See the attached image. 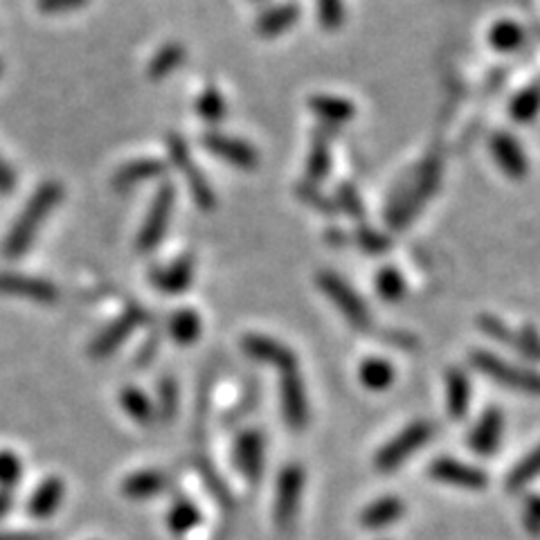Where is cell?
<instances>
[{"mask_svg": "<svg viewBox=\"0 0 540 540\" xmlns=\"http://www.w3.org/2000/svg\"><path fill=\"white\" fill-rule=\"evenodd\" d=\"M302 491H304V468L295 462L286 464L277 477L275 507H273L275 525L282 531L291 529V525L295 522L297 511H300Z\"/></svg>", "mask_w": 540, "mask_h": 540, "instance_id": "cell-7", "label": "cell"}, {"mask_svg": "<svg viewBox=\"0 0 540 540\" xmlns=\"http://www.w3.org/2000/svg\"><path fill=\"white\" fill-rule=\"evenodd\" d=\"M0 72H3V61H0Z\"/></svg>", "mask_w": 540, "mask_h": 540, "instance_id": "cell-49", "label": "cell"}, {"mask_svg": "<svg viewBox=\"0 0 540 540\" xmlns=\"http://www.w3.org/2000/svg\"><path fill=\"white\" fill-rule=\"evenodd\" d=\"M538 475H540V444L511 468V473L507 477L509 491H520L522 486H527L531 480H536Z\"/></svg>", "mask_w": 540, "mask_h": 540, "instance_id": "cell-34", "label": "cell"}, {"mask_svg": "<svg viewBox=\"0 0 540 540\" xmlns=\"http://www.w3.org/2000/svg\"><path fill=\"white\" fill-rule=\"evenodd\" d=\"M176 203V187L171 183H165L160 189L156 198L147 212V219H144L140 234H138V250L149 252L158 246V243L165 239V232L169 228L171 212H174Z\"/></svg>", "mask_w": 540, "mask_h": 540, "instance_id": "cell-8", "label": "cell"}, {"mask_svg": "<svg viewBox=\"0 0 540 540\" xmlns=\"http://www.w3.org/2000/svg\"><path fill=\"white\" fill-rule=\"evenodd\" d=\"M394 367L383 358H367L358 367V381L367 387L369 392H385L394 383Z\"/></svg>", "mask_w": 540, "mask_h": 540, "instance_id": "cell-27", "label": "cell"}, {"mask_svg": "<svg viewBox=\"0 0 540 540\" xmlns=\"http://www.w3.org/2000/svg\"><path fill=\"white\" fill-rule=\"evenodd\" d=\"M309 106L324 124H347L356 115V106L349 99L336 95H313Z\"/></svg>", "mask_w": 540, "mask_h": 540, "instance_id": "cell-24", "label": "cell"}, {"mask_svg": "<svg viewBox=\"0 0 540 540\" xmlns=\"http://www.w3.org/2000/svg\"><path fill=\"white\" fill-rule=\"evenodd\" d=\"M144 320H147V311L140 309L138 304L129 306L120 318L108 324V327L99 333L93 342H90L88 354L93 358H106L115 354V351L122 347V342L129 338Z\"/></svg>", "mask_w": 540, "mask_h": 540, "instance_id": "cell-9", "label": "cell"}, {"mask_svg": "<svg viewBox=\"0 0 540 540\" xmlns=\"http://www.w3.org/2000/svg\"><path fill=\"white\" fill-rule=\"evenodd\" d=\"M279 405H282V417L288 428L304 430L309 426V399H306V387L297 369L282 374V381H279Z\"/></svg>", "mask_w": 540, "mask_h": 540, "instance_id": "cell-11", "label": "cell"}, {"mask_svg": "<svg viewBox=\"0 0 540 540\" xmlns=\"http://www.w3.org/2000/svg\"><path fill=\"white\" fill-rule=\"evenodd\" d=\"M14 509V498H12V493L5 491V489H0V518H5L9 511Z\"/></svg>", "mask_w": 540, "mask_h": 540, "instance_id": "cell-48", "label": "cell"}, {"mask_svg": "<svg viewBox=\"0 0 540 540\" xmlns=\"http://www.w3.org/2000/svg\"><path fill=\"white\" fill-rule=\"evenodd\" d=\"M297 18H300V7H297L295 3L275 5L259 16L257 32L261 36H266V39H273V36L291 30V27L297 23Z\"/></svg>", "mask_w": 540, "mask_h": 540, "instance_id": "cell-25", "label": "cell"}, {"mask_svg": "<svg viewBox=\"0 0 540 540\" xmlns=\"http://www.w3.org/2000/svg\"><path fill=\"white\" fill-rule=\"evenodd\" d=\"M63 198V185L57 180H45V183L36 189L30 201H27L25 210L14 221L12 230H9L7 239L3 243L5 259H21L27 248L32 246L36 232L48 219V214L61 203Z\"/></svg>", "mask_w": 540, "mask_h": 540, "instance_id": "cell-1", "label": "cell"}, {"mask_svg": "<svg viewBox=\"0 0 540 540\" xmlns=\"http://www.w3.org/2000/svg\"><path fill=\"white\" fill-rule=\"evenodd\" d=\"M201 518H203L201 509H198L192 500L180 498L171 504V509L167 513V527L174 531V534L183 536L187 531L201 525Z\"/></svg>", "mask_w": 540, "mask_h": 540, "instance_id": "cell-30", "label": "cell"}, {"mask_svg": "<svg viewBox=\"0 0 540 540\" xmlns=\"http://www.w3.org/2000/svg\"><path fill=\"white\" fill-rule=\"evenodd\" d=\"M14 187H16L14 169L7 165V162L3 160V156H0V194H9Z\"/></svg>", "mask_w": 540, "mask_h": 540, "instance_id": "cell-47", "label": "cell"}, {"mask_svg": "<svg viewBox=\"0 0 540 540\" xmlns=\"http://www.w3.org/2000/svg\"><path fill=\"white\" fill-rule=\"evenodd\" d=\"M318 21L324 30H338L345 23V3L342 0H315Z\"/></svg>", "mask_w": 540, "mask_h": 540, "instance_id": "cell-40", "label": "cell"}, {"mask_svg": "<svg viewBox=\"0 0 540 540\" xmlns=\"http://www.w3.org/2000/svg\"><path fill=\"white\" fill-rule=\"evenodd\" d=\"M169 336L180 347H189L201 338L203 333V320L201 315L192 309H180L174 311L169 318Z\"/></svg>", "mask_w": 540, "mask_h": 540, "instance_id": "cell-26", "label": "cell"}, {"mask_svg": "<svg viewBox=\"0 0 540 540\" xmlns=\"http://www.w3.org/2000/svg\"><path fill=\"white\" fill-rule=\"evenodd\" d=\"M338 205L345 210L349 216H354V219H363L365 216V207H363V201L358 198V192L351 185H340L338 187Z\"/></svg>", "mask_w": 540, "mask_h": 540, "instance_id": "cell-41", "label": "cell"}, {"mask_svg": "<svg viewBox=\"0 0 540 540\" xmlns=\"http://www.w3.org/2000/svg\"><path fill=\"white\" fill-rule=\"evenodd\" d=\"M428 475L441 484L457 486V489L466 491H484L486 486H489V475H486L482 468L464 464L453 457L435 459L428 468Z\"/></svg>", "mask_w": 540, "mask_h": 540, "instance_id": "cell-10", "label": "cell"}, {"mask_svg": "<svg viewBox=\"0 0 540 540\" xmlns=\"http://www.w3.org/2000/svg\"><path fill=\"white\" fill-rule=\"evenodd\" d=\"M318 286L320 291L336 304V309L345 315L351 327L360 331H367L372 327V313H369L365 300L345 282V279L331 273V270H322L318 275Z\"/></svg>", "mask_w": 540, "mask_h": 540, "instance_id": "cell-5", "label": "cell"}, {"mask_svg": "<svg viewBox=\"0 0 540 540\" xmlns=\"http://www.w3.org/2000/svg\"><path fill=\"white\" fill-rule=\"evenodd\" d=\"M169 477L160 471H138L124 477L122 495L129 500H147L167 489Z\"/></svg>", "mask_w": 540, "mask_h": 540, "instance_id": "cell-23", "label": "cell"}, {"mask_svg": "<svg viewBox=\"0 0 540 540\" xmlns=\"http://www.w3.org/2000/svg\"><path fill=\"white\" fill-rule=\"evenodd\" d=\"M518 354H522L529 360H540V333L527 324V327L520 329V345Z\"/></svg>", "mask_w": 540, "mask_h": 540, "instance_id": "cell-42", "label": "cell"}, {"mask_svg": "<svg viewBox=\"0 0 540 540\" xmlns=\"http://www.w3.org/2000/svg\"><path fill=\"white\" fill-rule=\"evenodd\" d=\"M489 41L495 50L500 52H513L525 43V30L513 21H500L491 27Z\"/></svg>", "mask_w": 540, "mask_h": 540, "instance_id": "cell-32", "label": "cell"}, {"mask_svg": "<svg viewBox=\"0 0 540 540\" xmlns=\"http://www.w3.org/2000/svg\"><path fill=\"white\" fill-rule=\"evenodd\" d=\"M167 151H169V160L174 162V167L185 174L194 203L205 212L214 210V207H216L214 189H212L210 183H207L203 171L194 165L192 151H189L185 138H180L178 133H169L167 135Z\"/></svg>", "mask_w": 540, "mask_h": 540, "instance_id": "cell-6", "label": "cell"}, {"mask_svg": "<svg viewBox=\"0 0 540 540\" xmlns=\"http://www.w3.org/2000/svg\"><path fill=\"white\" fill-rule=\"evenodd\" d=\"M241 349L248 358L257 360V363L277 367L282 374L297 369V356L293 354V349H288L282 342L270 336L248 333V336L241 338Z\"/></svg>", "mask_w": 540, "mask_h": 540, "instance_id": "cell-12", "label": "cell"}, {"mask_svg": "<svg viewBox=\"0 0 540 540\" xmlns=\"http://www.w3.org/2000/svg\"><path fill=\"white\" fill-rule=\"evenodd\" d=\"M502 430H504V414L498 408H486L482 412L480 421L475 423L471 439H468L473 453L482 457H491L500 446Z\"/></svg>", "mask_w": 540, "mask_h": 540, "instance_id": "cell-16", "label": "cell"}, {"mask_svg": "<svg viewBox=\"0 0 540 540\" xmlns=\"http://www.w3.org/2000/svg\"><path fill=\"white\" fill-rule=\"evenodd\" d=\"M165 174H167V165L158 158L133 160L129 162V165H124L115 171L113 189L115 192H129V189L147 183V180L165 176Z\"/></svg>", "mask_w": 540, "mask_h": 540, "instance_id": "cell-20", "label": "cell"}, {"mask_svg": "<svg viewBox=\"0 0 540 540\" xmlns=\"http://www.w3.org/2000/svg\"><path fill=\"white\" fill-rule=\"evenodd\" d=\"M435 435V426L430 421H414L410 426H405L399 435L392 437L387 444L378 450L374 457L376 471L392 473L394 468H399L405 459L412 457L419 448H423Z\"/></svg>", "mask_w": 540, "mask_h": 540, "instance_id": "cell-4", "label": "cell"}, {"mask_svg": "<svg viewBox=\"0 0 540 540\" xmlns=\"http://www.w3.org/2000/svg\"><path fill=\"white\" fill-rule=\"evenodd\" d=\"M471 365L477 372L486 374L489 378H493L495 383L509 387V390L540 396V372H536V369L511 365L507 360H502L500 356H495L486 349L471 351Z\"/></svg>", "mask_w": 540, "mask_h": 540, "instance_id": "cell-3", "label": "cell"}, {"mask_svg": "<svg viewBox=\"0 0 540 540\" xmlns=\"http://www.w3.org/2000/svg\"><path fill=\"white\" fill-rule=\"evenodd\" d=\"M522 522H525L529 534H540V495H531L527 500Z\"/></svg>", "mask_w": 540, "mask_h": 540, "instance_id": "cell-45", "label": "cell"}, {"mask_svg": "<svg viewBox=\"0 0 540 540\" xmlns=\"http://www.w3.org/2000/svg\"><path fill=\"white\" fill-rule=\"evenodd\" d=\"M0 540H52L48 531H0Z\"/></svg>", "mask_w": 540, "mask_h": 540, "instance_id": "cell-46", "label": "cell"}, {"mask_svg": "<svg viewBox=\"0 0 540 540\" xmlns=\"http://www.w3.org/2000/svg\"><path fill=\"white\" fill-rule=\"evenodd\" d=\"M471 394L473 387L468 374L459 367H450L446 372V410L450 419L462 421L466 417L471 408Z\"/></svg>", "mask_w": 540, "mask_h": 540, "instance_id": "cell-21", "label": "cell"}, {"mask_svg": "<svg viewBox=\"0 0 540 540\" xmlns=\"http://www.w3.org/2000/svg\"><path fill=\"white\" fill-rule=\"evenodd\" d=\"M192 279H194L192 255L178 257L165 268H153V273H151V284L156 286L160 293H167V295L185 293L189 284H192Z\"/></svg>", "mask_w": 540, "mask_h": 540, "instance_id": "cell-17", "label": "cell"}, {"mask_svg": "<svg viewBox=\"0 0 540 540\" xmlns=\"http://www.w3.org/2000/svg\"><path fill=\"white\" fill-rule=\"evenodd\" d=\"M374 286H376L378 297H381V300H385V302H399L401 297L405 295L403 275L392 266H385V268L378 270Z\"/></svg>", "mask_w": 540, "mask_h": 540, "instance_id": "cell-36", "label": "cell"}, {"mask_svg": "<svg viewBox=\"0 0 540 540\" xmlns=\"http://www.w3.org/2000/svg\"><path fill=\"white\" fill-rule=\"evenodd\" d=\"M491 153L493 160L498 162V167L507 174L509 178H522L527 174V156L518 140L509 133H495L491 138Z\"/></svg>", "mask_w": 540, "mask_h": 540, "instance_id": "cell-18", "label": "cell"}, {"mask_svg": "<svg viewBox=\"0 0 540 540\" xmlns=\"http://www.w3.org/2000/svg\"><path fill=\"white\" fill-rule=\"evenodd\" d=\"M156 405V417L162 419L165 423H171L178 414V405H180V392H178V383L171 376H165L158 383V403Z\"/></svg>", "mask_w": 540, "mask_h": 540, "instance_id": "cell-33", "label": "cell"}, {"mask_svg": "<svg viewBox=\"0 0 540 540\" xmlns=\"http://www.w3.org/2000/svg\"><path fill=\"white\" fill-rule=\"evenodd\" d=\"M203 144L205 149L219 156L221 160L228 162V165L243 169V171H252L259 165V153L257 149L248 144L246 140L232 138V135H225L219 131H210L203 135Z\"/></svg>", "mask_w": 540, "mask_h": 540, "instance_id": "cell-13", "label": "cell"}, {"mask_svg": "<svg viewBox=\"0 0 540 540\" xmlns=\"http://www.w3.org/2000/svg\"><path fill=\"white\" fill-rule=\"evenodd\" d=\"M331 171V149H329V140L322 138V135H315L313 147L309 158H306V178L309 183H320L329 176Z\"/></svg>", "mask_w": 540, "mask_h": 540, "instance_id": "cell-31", "label": "cell"}, {"mask_svg": "<svg viewBox=\"0 0 540 540\" xmlns=\"http://www.w3.org/2000/svg\"><path fill=\"white\" fill-rule=\"evenodd\" d=\"M63 495H66V484L61 477H45L27 500V513L36 520H48L59 511Z\"/></svg>", "mask_w": 540, "mask_h": 540, "instance_id": "cell-19", "label": "cell"}, {"mask_svg": "<svg viewBox=\"0 0 540 540\" xmlns=\"http://www.w3.org/2000/svg\"><path fill=\"white\" fill-rule=\"evenodd\" d=\"M358 243H360V248L369 252V255H383L387 246H390V239H387L385 234H378L374 230L363 228L358 232Z\"/></svg>", "mask_w": 540, "mask_h": 540, "instance_id": "cell-43", "label": "cell"}, {"mask_svg": "<svg viewBox=\"0 0 540 540\" xmlns=\"http://www.w3.org/2000/svg\"><path fill=\"white\" fill-rule=\"evenodd\" d=\"M540 113V86H531L513 97L511 117L516 122H531Z\"/></svg>", "mask_w": 540, "mask_h": 540, "instance_id": "cell-38", "label": "cell"}, {"mask_svg": "<svg viewBox=\"0 0 540 540\" xmlns=\"http://www.w3.org/2000/svg\"><path fill=\"white\" fill-rule=\"evenodd\" d=\"M439 178V162L428 160L417 171V178L408 187H403L399 201H394L390 210H387V221H390L392 228H403V225H408L414 219V214H419L421 207L428 203V198L437 192Z\"/></svg>", "mask_w": 540, "mask_h": 540, "instance_id": "cell-2", "label": "cell"}, {"mask_svg": "<svg viewBox=\"0 0 540 540\" xmlns=\"http://www.w3.org/2000/svg\"><path fill=\"white\" fill-rule=\"evenodd\" d=\"M120 405L135 423H140V426H149V423H153V419H156V405H153V401L140 390V387L133 385L124 387L120 392Z\"/></svg>", "mask_w": 540, "mask_h": 540, "instance_id": "cell-28", "label": "cell"}, {"mask_svg": "<svg viewBox=\"0 0 540 540\" xmlns=\"http://www.w3.org/2000/svg\"><path fill=\"white\" fill-rule=\"evenodd\" d=\"M0 295L25 297V300L52 304L59 300L57 284L41 277L18 275V273H0Z\"/></svg>", "mask_w": 540, "mask_h": 540, "instance_id": "cell-14", "label": "cell"}, {"mask_svg": "<svg viewBox=\"0 0 540 540\" xmlns=\"http://www.w3.org/2000/svg\"><path fill=\"white\" fill-rule=\"evenodd\" d=\"M185 57L187 54L183 45H178V43L162 45V48L153 54V59L149 61V79L160 81L169 77L178 66H183Z\"/></svg>", "mask_w": 540, "mask_h": 540, "instance_id": "cell-29", "label": "cell"}, {"mask_svg": "<svg viewBox=\"0 0 540 540\" xmlns=\"http://www.w3.org/2000/svg\"><path fill=\"white\" fill-rule=\"evenodd\" d=\"M264 448L266 441L259 430L241 432L234 441V462H237L241 475L250 482H257L264 473Z\"/></svg>", "mask_w": 540, "mask_h": 540, "instance_id": "cell-15", "label": "cell"}, {"mask_svg": "<svg viewBox=\"0 0 540 540\" xmlns=\"http://www.w3.org/2000/svg\"><path fill=\"white\" fill-rule=\"evenodd\" d=\"M23 477V462L21 457L12 450H0V489H14Z\"/></svg>", "mask_w": 540, "mask_h": 540, "instance_id": "cell-39", "label": "cell"}, {"mask_svg": "<svg viewBox=\"0 0 540 540\" xmlns=\"http://www.w3.org/2000/svg\"><path fill=\"white\" fill-rule=\"evenodd\" d=\"M405 516V502L396 495H385V498H378L374 502H369L367 507L360 511V525L365 529H385L394 525L396 520H401Z\"/></svg>", "mask_w": 540, "mask_h": 540, "instance_id": "cell-22", "label": "cell"}, {"mask_svg": "<svg viewBox=\"0 0 540 540\" xmlns=\"http://www.w3.org/2000/svg\"><path fill=\"white\" fill-rule=\"evenodd\" d=\"M477 327H480L482 333H486V336L502 342V345H509L518 351V345H520V331H513L509 329L507 324H504L500 318H495V315H489L484 313L477 318Z\"/></svg>", "mask_w": 540, "mask_h": 540, "instance_id": "cell-37", "label": "cell"}, {"mask_svg": "<svg viewBox=\"0 0 540 540\" xmlns=\"http://www.w3.org/2000/svg\"><path fill=\"white\" fill-rule=\"evenodd\" d=\"M86 3L88 0H36V7H39L43 14H61L84 7Z\"/></svg>", "mask_w": 540, "mask_h": 540, "instance_id": "cell-44", "label": "cell"}, {"mask_svg": "<svg viewBox=\"0 0 540 540\" xmlns=\"http://www.w3.org/2000/svg\"><path fill=\"white\" fill-rule=\"evenodd\" d=\"M225 99L219 93V88H205L201 95L196 99V115L201 117L207 124H219L225 117Z\"/></svg>", "mask_w": 540, "mask_h": 540, "instance_id": "cell-35", "label": "cell"}]
</instances>
